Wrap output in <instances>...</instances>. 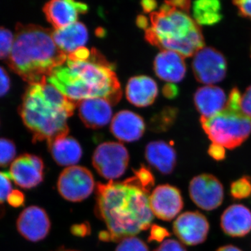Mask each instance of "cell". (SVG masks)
<instances>
[{
    "mask_svg": "<svg viewBox=\"0 0 251 251\" xmlns=\"http://www.w3.org/2000/svg\"><path fill=\"white\" fill-rule=\"evenodd\" d=\"M149 194L150 189L135 175L125 181L98 183L95 213L106 227L100 239L120 242L150 228L154 215Z\"/></svg>",
    "mask_w": 251,
    "mask_h": 251,
    "instance_id": "cell-1",
    "label": "cell"
},
{
    "mask_svg": "<svg viewBox=\"0 0 251 251\" xmlns=\"http://www.w3.org/2000/svg\"><path fill=\"white\" fill-rule=\"evenodd\" d=\"M48 82L77 104L90 99H106L116 104L122 90L114 67L96 50L83 58L67 57L52 71Z\"/></svg>",
    "mask_w": 251,
    "mask_h": 251,
    "instance_id": "cell-2",
    "label": "cell"
},
{
    "mask_svg": "<svg viewBox=\"0 0 251 251\" xmlns=\"http://www.w3.org/2000/svg\"><path fill=\"white\" fill-rule=\"evenodd\" d=\"M76 105L45 80L28 86L18 112L32 134L33 142L47 140L49 143L67 136L68 119L72 116Z\"/></svg>",
    "mask_w": 251,
    "mask_h": 251,
    "instance_id": "cell-3",
    "label": "cell"
},
{
    "mask_svg": "<svg viewBox=\"0 0 251 251\" xmlns=\"http://www.w3.org/2000/svg\"><path fill=\"white\" fill-rule=\"evenodd\" d=\"M67 59L54 43L52 30L37 25L16 24L6 63L23 80L31 85L47 80L52 71Z\"/></svg>",
    "mask_w": 251,
    "mask_h": 251,
    "instance_id": "cell-4",
    "label": "cell"
},
{
    "mask_svg": "<svg viewBox=\"0 0 251 251\" xmlns=\"http://www.w3.org/2000/svg\"><path fill=\"white\" fill-rule=\"evenodd\" d=\"M151 25L145 29V38L162 50H171L184 57L195 55L204 47L199 25L168 3L150 15Z\"/></svg>",
    "mask_w": 251,
    "mask_h": 251,
    "instance_id": "cell-5",
    "label": "cell"
},
{
    "mask_svg": "<svg viewBox=\"0 0 251 251\" xmlns=\"http://www.w3.org/2000/svg\"><path fill=\"white\" fill-rule=\"evenodd\" d=\"M203 129L212 143L233 150L251 133V118L242 111L226 108L210 118L201 117Z\"/></svg>",
    "mask_w": 251,
    "mask_h": 251,
    "instance_id": "cell-6",
    "label": "cell"
},
{
    "mask_svg": "<svg viewBox=\"0 0 251 251\" xmlns=\"http://www.w3.org/2000/svg\"><path fill=\"white\" fill-rule=\"evenodd\" d=\"M129 163V154L121 143L100 144L92 157V164L102 177L114 181L125 174Z\"/></svg>",
    "mask_w": 251,
    "mask_h": 251,
    "instance_id": "cell-7",
    "label": "cell"
},
{
    "mask_svg": "<svg viewBox=\"0 0 251 251\" xmlns=\"http://www.w3.org/2000/svg\"><path fill=\"white\" fill-rule=\"evenodd\" d=\"M94 187L93 175L85 167H68L61 173L57 181L59 194L70 202L84 201L92 194Z\"/></svg>",
    "mask_w": 251,
    "mask_h": 251,
    "instance_id": "cell-8",
    "label": "cell"
},
{
    "mask_svg": "<svg viewBox=\"0 0 251 251\" xmlns=\"http://www.w3.org/2000/svg\"><path fill=\"white\" fill-rule=\"evenodd\" d=\"M188 191L193 203L204 211L214 210L224 202V186L213 175L201 174L194 176L190 181Z\"/></svg>",
    "mask_w": 251,
    "mask_h": 251,
    "instance_id": "cell-9",
    "label": "cell"
},
{
    "mask_svg": "<svg viewBox=\"0 0 251 251\" xmlns=\"http://www.w3.org/2000/svg\"><path fill=\"white\" fill-rule=\"evenodd\" d=\"M193 70L198 82L212 85L221 82L227 72V62L224 55L210 47H204L194 55Z\"/></svg>",
    "mask_w": 251,
    "mask_h": 251,
    "instance_id": "cell-10",
    "label": "cell"
},
{
    "mask_svg": "<svg viewBox=\"0 0 251 251\" xmlns=\"http://www.w3.org/2000/svg\"><path fill=\"white\" fill-rule=\"evenodd\" d=\"M173 232L185 245H199L205 242L207 238L209 221L199 211H186L175 220Z\"/></svg>",
    "mask_w": 251,
    "mask_h": 251,
    "instance_id": "cell-11",
    "label": "cell"
},
{
    "mask_svg": "<svg viewBox=\"0 0 251 251\" xmlns=\"http://www.w3.org/2000/svg\"><path fill=\"white\" fill-rule=\"evenodd\" d=\"M44 161L40 157L24 153L11 163L8 175L15 184L24 189L39 186L44 178Z\"/></svg>",
    "mask_w": 251,
    "mask_h": 251,
    "instance_id": "cell-12",
    "label": "cell"
},
{
    "mask_svg": "<svg viewBox=\"0 0 251 251\" xmlns=\"http://www.w3.org/2000/svg\"><path fill=\"white\" fill-rule=\"evenodd\" d=\"M150 203L153 215L166 221L174 219L184 207L181 191L170 184L157 186L150 196Z\"/></svg>",
    "mask_w": 251,
    "mask_h": 251,
    "instance_id": "cell-13",
    "label": "cell"
},
{
    "mask_svg": "<svg viewBox=\"0 0 251 251\" xmlns=\"http://www.w3.org/2000/svg\"><path fill=\"white\" fill-rule=\"evenodd\" d=\"M16 226L25 239L36 242L47 237L50 229V221L46 211L37 206L26 208L18 216Z\"/></svg>",
    "mask_w": 251,
    "mask_h": 251,
    "instance_id": "cell-14",
    "label": "cell"
},
{
    "mask_svg": "<svg viewBox=\"0 0 251 251\" xmlns=\"http://www.w3.org/2000/svg\"><path fill=\"white\" fill-rule=\"evenodd\" d=\"M87 10V4L71 0H53L46 3L44 7L46 19L55 29L76 23L79 16Z\"/></svg>",
    "mask_w": 251,
    "mask_h": 251,
    "instance_id": "cell-15",
    "label": "cell"
},
{
    "mask_svg": "<svg viewBox=\"0 0 251 251\" xmlns=\"http://www.w3.org/2000/svg\"><path fill=\"white\" fill-rule=\"evenodd\" d=\"M221 227L229 237L247 235L251 232V211L243 204L229 206L221 215Z\"/></svg>",
    "mask_w": 251,
    "mask_h": 251,
    "instance_id": "cell-16",
    "label": "cell"
},
{
    "mask_svg": "<svg viewBox=\"0 0 251 251\" xmlns=\"http://www.w3.org/2000/svg\"><path fill=\"white\" fill-rule=\"evenodd\" d=\"M145 130L143 118L134 112L123 110L112 118L111 132L115 138L121 141H137L143 136Z\"/></svg>",
    "mask_w": 251,
    "mask_h": 251,
    "instance_id": "cell-17",
    "label": "cell"
},
{
    "mask_svg": "<svg viewBox=\"0 0 251 251\" xmlns=\"http://www.w3.org/2000/svg\"><path fill=\"white\" fill-rule=\"evenodd\" d=\"M77 105L81 120L89 128H101L111 120L112 104L106 99H87L79 102Z\"/></svg>",
    "mask_w": 251,
    "mask_h": 251,
    "instance_id": "cell-18",
    "label": "cell"
},
{
    "mask_svg": "<svg viewBox=\"0 0 251 251\" xmlns=\"http://www.w3.org/2000/svg\"><path fill=\"white\" fill-rule=\"evenodd\" d=\"M154 70L161 80L174 83L183 80L186 72L184 57L171 50H162L154 61Z\"/></svg>",
    "mask_w": 251,
    "mask_h": 251,
    "instance_id": "cell-19",
    "label": "cell"
},
{
    "mask_svg": "<svg viewBox=\"0 0 251 251\" xmlns=\"http://www.w3.org/2000/svg\"><path fill=\"white\" fill-rule=\"evenodd\" d=\"M56 45L67 56L85 47L88 41V31L85 25L76 22L61 29L52 30Z\"/></svg>",
    "mask_w": 251,
    "mask_h": 251,
    "instance_id": "cell-20",
    "label": "cell"
},
{
    "mask_svg": "<svg viewBox=\"0 0 251 251\" xmlns=\"http://www.w3.org/2000/svg\"><path fill=\"white\" fill-rule=\"evenodd\" d=\"M194 102L202 117L210 118L224 110L227 101L222 89L217 86L206 85L196 91Z\"/></svg>",
    "mask_w": 251,
    "mask_h": 251,
    "instance_id": "cell-21",
    "label": "cell"
},
{
    "mask_svg": "<svg viewBox=\"0 0 251 251\" xmlns=\"http://www.w3.org/2000/svg\"><path fill=\"white\" fill-rule=\"evenodd\" d=\"M145 158L149 164L163 175H170L176 163L175 149L164 141L151 142L145 149Z\"/></svg>",
    "mask_w": 251,
    "mask_h": 251,
    "instance_id": "cell-22",
    "label": "cell"
},
{
    "mask_svg": "<svg viewBox=\"0 0 251 251\" xmlns=\"http://www.w3.org/2000/svg\"><path fill=\"white\" fill-rule=\"evenodd\" d=\"M158 92L156 82L145 75L131 77L126 89L128 101L137 107H147L152 104Z\"/></svg>",
    "mask_w": 251,
    "mask_h": 251,
    "instance_id": "cell-23",
    "label": "cell"
},
{
    "mask_svg": "<svg viewBox=\"0 0 251 251\" xmlns=\"http://www.w3.org/2000/svg\"><path fill=\"white\" fill-rule=\"evenodd\" d=\"M54 161L61 166H75L82 155L80 145L76 140L67 136L60 137L48 143Z\"/></svg>",
    "mask_w": 251,
    "mask_h": 251,
    "instance_id": "cell-24",
    "label": "cell"
},
{
    "mask_svg": "<svg viewBox=\"0 0 251 251\" xmlns=\"http://www.w3.org/2000/svg\"><path fill=\"white\" fill-rule=\"evenodd\" d=\"M221 5L216 0H200L193 4V16L198 24L211 25L222 19Z\"/></svg>",
    "mask_w": 251,
    "mask_h": 251,
    "instance_id": "cell-25",
    "label": "cell"
},
{
    "mask_svg": "<svg viewBox=\"0 0 251 251\" xmlns=\"http://www.w3.org/2000/svg\"><path fill=\"white\" fill-rule=\"evenodd\" d=\"M230 195L234 199L242 200L251 197V178L243 176L230 185Z\"/></svg>",
    "mask_w": 251,
    "mask_h": 251,
    "instance_id": "cell-26",
    "label": "cell"
},
{
    "mask_svg": "<svg viewBox=\"0 0 251 251\" xmlns=\"http://www.w3.org/2000/svg\"><path fill=\"white\" fill-rule=\"evenodd\" d=\"M16 155V147L13 140L0 138V168L9 166L14 161Z\"/></svg>",
    "mask_w": 251,
    "mask_h": 251,
    "instance_id": "cell-27",
    "label": "cell"
},
{
    "mask_svg": "<svg viewBox=\"0 0 251 251\" xmlns=\"http://www.w3.org/2000/svg\"><path fill=\"white\" fill-rule=\"evenodd\" d=\"M14 34L7 28L0 27V59H7L11 53Z\"/></svg>",
    "mask_w": 251,
    "mask_h": 251,
    "instance_id": "cell-28",
    "label": "cell"
},
{
    "mask_svg": "<svg viewBox=\"0 0 251 251\" xmlns=\"http://www.w3.org/2000/svg\"><path fill=\"white\" fill-rule=\"evenodd\" d=\"M115 251H149V249L142 239L130 237L120 241Z\"/></svg>",
    "mask_w": 251,
    "mask_h": 251,
    "instance_id": "cell-29",
    "label": "cell"
},
{
    "mask_svg": "<svg viewBox=\"0 0 251 251\" xmlns=\"http://www.w3.org/2000/svg\"><path fill=\"white\" fill-rule=\"evenodd\" d=\"M10 179L8 173L0 172V204L7 199L10 193L13 191Z\"/></svg>",
    "mask_w": 251,
    "mask_h": 251,
    "instance_id": "cell-30",
    "label": "cell"
},
{
    "mask_svg": "<svg viewBox=\"0 0 251 251\" xmlns=\"http://www.w3.org/2000/svg\"><path fill=\"white\" fill-rule=\"evenodd\" d=\"M135 175L141 181L142 184L148 189H151L154 184V177L151 172L145 167H142L138 171H135Z\"/></svg>",
    "mask_w": 251,
    "mask_h": 251,
    "instance_id": "cell-31",
    "label": "cell"
},
{
    "mask_svg": "<svg viewBox=\"0 0 251 251\" xmlns=\"http://www.w3.org/2000/svg\"><path fill=\"white\" fill-rule=\"evenodd\" d=\"M170 232L165 227L161 226L153 225L151 226V231H150V236L149 237V242H162L163 240H166V238L169 237Z\"/></svg>",
    "mask_w": 251,
    "mask_h": 251,
    "instance_id": "cell-32",
    "label": "cell"
},
{
    "mask_svg": "<svg viewBox=\"0 0 251 251\" xmlns=\"http://www.w3.org/2000/svg\"><path fill=\"white\" fill-rule=\"evenodd\" d=\"M153 251H187L181 242L175 239H166Z\"/></svg>",
    "mask_w": 251,
    "mask_h": 251,
    "instance_id": "cell-33",
    "label": "cell"
},
{
    "mask_svg": "<svg viewBox=\"0 0 251 251\" xmlns=\"http://www.w3.org/2000/svg\"><path fill=\"white\" fill-rule=\"evenodd\" d=\"M6 201H7L9 205L13 206V207H21V206L24 205L25 202V197L21 191L13 190L10 193Z\"/></svg>",
    "mask_w": 251,
    "mask_h": 251,
    "instance_id": "cell-34",
    "label": "cell"
},
{
    "mask_svg": "<svg viewBox=\"0 0 251 251\" xmlns=\"http://www.w3.org/2000/svg\"><path fill=\"white\" fill-rule=\"evenodd\" d=\"M241 99H242V96H241L240 92L235 87L231 91L230 94H229L228 100H227L226 108L241 111Z\"/></svg>",
    "mask_w": 251,
    "mask_h": 251,
    "instance_id": "cell-35",
    "label": "cell"
},
{
    "mask_svg": "<svg viewBox=\"0 0 251 251\" xmlns=\"http://www.w3.org/2000/svg\"><path fill=\"white\" fill-rule=\"evenodd\" d=\"M11 88V80L4 68L0 67V97H4Z\"/></svg>",
    "mask_w": 251,
    "mask_h": 251,
    "instance_id": "cell-36",
    "label": "cell"
},
{
    "mask_svg": "<svg viewBox=\"0 0 251 251\" xmlns=\"http://www.w3.org/2000/svg\"><path fill=\"white\" fill-rule=\"evenodd\" d=\"M240 108L243 113L251 118V85L242 96Z\"/></svg>",
    "mask_w": 251,
    "mask_h": 251,
    "instance_id": "cell-37",
    "label": "cell"
},
{
    "mask_svg": "<svg viewBox=\"0 0 251 251\" xmlns=\"http://www.w3.org/2000/svg\"><path fill=\"white\" fill-rule=\"evenodd\" d=\"M208 153L216 161H222L226 158V150L224 147L212 143L209 147Z\"/></svg>",
    "mask_w": 251,
    "mask_h": 251,
    "instance_id": "cell-38",
    "label": "cell"
},
{
    "mask_svg": "<svg viewBox=\"0 0 251 251\" xmlns=\"http://www.w3.org/2000/svg\"><path fill=\"white\" fill-rule=\"evenodd\" d=\"M234 4L239 9V13L244 17L251 18V0H244V1H234Z\"/></svg>",
    "mask_w": 251,
    "mask_h": 251,
    "instance_id": "cell-39",
    "label": "cell"
},
{
    "mask_svg": "<svg viewBox=\"0 0 251 251\" xmlns=\"http://www.w3.org/2000/svg\"><path fill=\"white\" fill-rule=\"evenodd\" d=\"M168 4L180 10L181 11H186L188 12L191 6V2L187 0H177V1H166Z\"/></svg>",
    "mask_w": 251,
    "mask_h": 251,
    "instance_id": "cell-40",
    "label": "cell"
},
{
    "mask_svg": "<svg viewBox=\"0 0 251 251\" xmlns=\"http://www.w3.org/2000/svg\"><path fill=\"white\" fill-rule=\"evenodd\" d=\"M163 93L168 98L173 99L177 96L179 90L176 85L170 83L165 86L164 89H163Z\"/></svg>",
    "mask_w": 251,
    "mask_h": 251,
    "instance_id": "cell-41",
    "label": "cell"
},
{
    "mask_svg": "<svg viewBox=\"0 0 251 251\" xmlns=\"http://www.w3.org/2000/svg\"><path fill=\"white\" fill-rule=\"evenodd\" d=\"M142 6H143L144 11L146 12H153L154 9L157 6V3L154 1H145L142 2Z\"/></svg>",
    "mask_w": 251,
    "mask_h": 251,
    "instance_id": "cell-42",
    "label": "cell"
},
{
    "mask_svg": "<svg viewBox=\"0 0 251 251\" xmlns=\"http://www.w3.org/2000/svg\"><path fill=\"white\" fill-rule=\"evenodd\" d=\"M83 228H85L84 226H77L76 227L74 226V229H73V233L77 234V235H85V231L87 229H83Z\"/></svg>",
    "mask_w": 251,
    "mask_h": 251,
    "instance_id": "cell-43",
    "label": "cell"
},
{
    "mask_svg": "<svg viewBox=\"0 0 251 251\" xmlns=\"http://www.w3.org/2000/svg\"><path fill=\"white\" fill-rule=\"evenodd\" d=\"M216 251H242L239 248L233 245H226L220 247Z\"/></svg>",
    "mask_w": 251,
    "mask_h": 251,
    "instance_id": "cell-44",
    "label": "cell"
},
{
    "mask_svg": "<svg viewBox=\"0 0 251 251\" xmlns=\"http://www.w3.org/2000/svg\"><path fill=\"white\" fill-rule=\"evenodd\" d=\"M57 251H77L70 250V249H59V250Z\"/></svg>",
    "mask_w": 251,
    "mask_h": 251,
    "instance_id": "cell-45",
    "label": "cell"
}]
</instances>
